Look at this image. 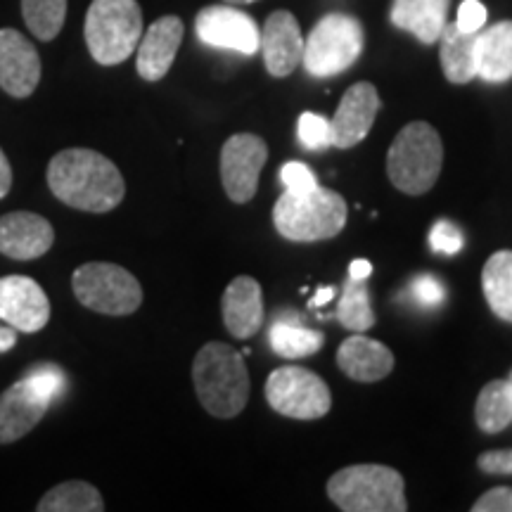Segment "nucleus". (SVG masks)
<instances>
[{
    "mask_svg": "<svg viewBox=\"0 0 512 512\" xmlns=\"http://www.w3.org/2000/svg\"><path fill=\"white\" fill-rule=\"evenodd\" d=\"M325 337L323 332L309 330L299 325V320L294 316L278 318L271 325V332H268V344L278 356L283 358H304L318 354L320 347H323Z\"/></svg>",
    "mask_w": 512,
    "mask_h": 512,
    "instance_id": "obj_25",
    "label": "nucleus"
},
{
    "mask_svg": "<svg viewBox=\"0 0 512 512\" xmlns=\"http://www.w3.org/2000/svg\"><path fill=\"white\" fill-rule=\"evenodd\" d=\"M486 24V8L479 0H463L458 8L456 27L465 34H475V31L484 29Z\"/></svg>",
    "mask_w": 512,
    "mask_h": 512,
    "instance_id": "obj_35",
    "label": "nucleus"
},
{
    "mask_svg": "<svg viewBox=\"0 0 512 512\" xmlns=\"http://www.w3.org/2000/svg\"><path fill=\"white\" fill-rule=\"evenodd\" d=\"M0 320L27 335L43 330L50 320L48 294L27 275H5L0 278Z\"/></svg>",
    "mask_w": 512,
    "mask_h": 512,
    "instance_id": "obj_12",
    "label": "nucleus"
},
{
    "mask_svg": "<svg viewBox=\"0 0 512 512\" xmlns=\"http://www.w3.org/2000/svg\"><path fill=\"white\" fill-rule=\"evenodd\" d=\"M50 401L27 375L0 396V444H12L34 430Z\"/></svg>",
    "mask_w": 512,
    "mask_h": 512,
    "instance_id": "obj_16",
    "label": "nucleus"
},
{
    "mask_svg": "<svg viewBox=\"0 0 512 512\" xmlns=\"http://www.w3.org/2000/svg\"><path fill=\"white\" fill-rule=\"evenodd\" d=\"M41 81V57L17 29H0V88L12 98H29Z\"/></svg>",
    "mask_w": 512,
    "mask_h": 512,
    "instance_id": "obj_14",
    "label": "nucleus"
},
{
    "mask_svg": "<svg viewBox=\"0 0 512 512\" xmlns=\"http://www.w3.org/2000/svg\"><path fill=\"white\" fill-rule=\"evenodd\" d=\"M337 320L351 332H366L373 328L375 313L373 306H370L368 280H358L354 275H349L337 306Z\"/></svg>",
    "mask_w": 512,
    "mask_h": 512,
    "instance_id": "obj_28",
    "label": "nucleus"
},
{
    "mask_svg": "<svg viewBox=\"0 0 512 512\" xmlns=\"http://www.w3.org/2000/svg\"><path fill=\"white\" fill-rule=\"evenodd\" d=\"M486 304L505 323H512V252L503 249L489 256L482 271Z\"/></svg>",
    "mask_w": 512,
    "mask_h": 512,
    "instance_id": "obj_24",
    "label": "nucleus"
},
{
    "mask_svg": "<svg viewBox=\"0 0 512 512\" xmlns=\"http://www.w3.org/2000/svg\"><path fill=\"white\" fill-rule=\"evenodd\" d=\"M185 27L174 15L157 19L150 29L140 36L136 69L140 79L145 81H162L169 74L171 64L176 60L178 48L183 43Z\"/></svg>",
    "mask_w": 512,
    "mask_h": 512,
    "instance_id": "obj_18",
    "label": "nucleus"
},
{
    "mask_svg": "<svg viewBox=\"0 0 512 512\" xmlns=\"http://www.w3.org/2000/svg\"><path fill=\"white\" fill-rule=\"evenodd\" d=\"M363 27L356 17L344 12H330L304 41L302 64L316 79L337 76L354 64L363 53Z\"/></svg>",
    "mask_w": 512,
    "mask_h": 512,
    "instance_id": "obj_7",
    "label": "nucleus"
},
{
    "mask_svg": "<svg viewBox=\"0 0 512 512\" xmlns=\"http://www.w3.org/2000/svg\"><path fill=\"white\" fill-rule=\"evenodd\" d=\"M377 112H380V93H377V88L368 81L354 83L344 93L335 117L330 119L332 147L349 150V147L363 143L375 124Z\"/></svg>",
    "mask_w": 512,
    "mask_h": 512,
    "instance_id": "obj_13",
    "label": "nucleus"
},
{
    "mask_svg": "<svg viewBox=\"0 0 512 512\" xmlns=\"http://www.w3.org/2000/svg\"><path fill=\"white\" fill-rule=\"evenodd\" d=\"M48 185L62 204L88 214H107L126 195L117 164L88 147L57 152L48 164Z\"/></svg>",
    "mask_w": 512,
    "mask_h": 512,
    "instance_id": "obj_1",
    "label": "nucleus"
},
{
    "mask_svg": "<svg viewBox=\"0 0 512 512\" xmlns=\"http://www.w3.org/2000/svg\"><path fill=\"white\" fill-rule=\"evenodd\" d=\"M22 15L38 41H53L64 27L67 0H22Z\"/></svg>",
    "mask_w": 512,
    "mask_h": 512,
    "instance_id": "obj_29",
    "label": "nucleus"
},
{
    "mask_svg": "<svg viewBox=\"0 0 512 512\" xmlns=\"http://www.w3.org/2000/svg\"><path fill=\"white\" fill-rule=\"evenodd\" d=\"M55 230L48 219L31 211L0 216V254L17 261H31L50 252Z\"/></svg>",
    "mask_w": 512,
    "mask_h": 512,
    "instance_id": "obj_17",
    "label": "nucleus"
},
{
    "mask_svg": "<svg viewBox=\"0 0 512 512\" xmlns=\"http://www.w3.org/2000/svg\"><path fill=\"white\" fill-rule=\"evenodd\" d=\"M477 34H465L460 31L456 24H448L444 31H441L439 41V60L441 69H444L446 79L456 86H463V83H470L477 79V60H475V46H477Z\"/></svg>",
    "mask_w": 512,
    "mask_h": 512,
    "instance_id": "obj_23",
    "label": "nucleus"
},
{
    "mask_svg": "<svg viewBox=\"0 0 512 512\" xmlns=\"http://www.w3.org/2000/svg\"><path fill=\"white\" fill-rule=\"evenodd\" d=\"M268 162L266 140L254 133H238L223 143L221 181L226 195L235 204L252 200L259 190V176Z\"/></svg>",
    "mask_w": 512,
    "mask_h": 512,
    "instance_id": "obj_10",
    "label": "nucleus"
},
{
    "mask_svg": "<svg viewBox=\"0 0 512 512\" xmlns=\"http://www.w3.org/2000/svg\"><path fill=\"white\" fill-rule=\"evenodd\" d=\"M508 380H510V384H512V373H510V377H508Z\"/></svg>",
    "mask_w": 512,
    "mask_h": 512,
    "instance_id": "obj_43",
    "label": "nucleus"
},
{
    "mask_svg": "<svg viewBox=\"0 0 512 512\" xmlns=\"http://www.w3.org/2000/svg\"><path fill=\"white\" fill-rule=\"evenodd\" d=\"M195 34L204 46L254 55L261 48V29L247 12L233 5H209L195 19Z\"/></svg>",
    "mask_w": 512,
    "mask_h": 512,
    "instance_id": "obj_11",
    "label": "nucleus"
},
{
    "mask_svg": "<svg viewBox=\"0 0 512 512\" xmlns=\"http://www.w3.org/2000/svg\"><path fill=\"white\" fill-rule=\"evenodd\" d=\"M100 491L88 482H64L38 501V512H102Z\"/></svg>",
    "mask_w": 512,
    "mask_h": 512,
    "instance_id": "obj_27",
    "label": "nucleus"
},
{
    "mask_svg": "<svg viewBox=\"0 0 512 512\" xmlns=\"http://www.w3.org/2000/svg\"><path fill=\"white\" fill-rule=\"evenodd\" d=\"M228 5H247V3H256V0H223Z\"/></svg>",
    "mask_w": 512,
    "mask_h": 512,
    "instance_id": "obj_42",
    "label": "nucleus"
},
{
    "mask_svg": "<svg viewBox=\"0 0 512 512\" xmlns=\"http://www.w3.org/2000/svg\"><path fill=\"white\" fill-rule=\"evenodd\" d=\"M192 382L204 411L230 420L245 411L249 401V373L245 358L223 342H209L197 351Z\"/></svg>",
    "mask_w": 512,
    "mask_h": 512,
    "instance_id": "obj_2",
    "label": "nucleus"
},
{
    "mask_svg": "<svg viewBox=\"0 0 512 512\" xmlns=\"http://www.w3.org/2000/svg\"><path fill=\"white\" fill-rule=\"evenodd\" d=\"M337 366L356 382H380L394 370V354L366 335H351L339 344Z\"/></svg>",
    "mask_w": 512,
    "mask_h": 512,
    "instance_id": "obj_20",
    "label": "nucleus"
},
{
    "mask_svg": "<svg viewBox=\"0 0 512 512\" xmlns=\"http://www.w3.org/2000/svg\"><path fill=\"white\" fill-rule=\"evenodd\" d=\"M261 53L268 74L275 79H285L302 64L304 57V36L299 29L297 17L287 10H278L268 15L264 29H261Z\"/></svg>",
    "mask_w": 512,
    "mask_h": 512,
    "instance_id": "obj_15",
    "label": "nucleus"
},
{
    "mask_svg": "<svg viewBox=\"0 0 512 512\" xmlns=\"http://www.w3.org/2000/svg\"><path fill=\"white\" fill-rule=\"evenodd\" d=\"M10 188H12V166L8 162V157H5V152L0 150V200L8 195Z\"/></svg>",
    "mask_w": 512,
    "mask_h": 512,
    "instance_id": "obj_38",
    "label": "nucleus"
},
{
    "mask_svg": "<svg viewBox=\"0 0 512 512\" xmlns=\"http://www.w3.org/2000/svg\"><path fill=\"white\" fill-rule=\"evenodd\" d=\"M266 401L285 418L318 420L330 413L332 394L320 375L299 366H285L268 375Z\"/></svg>",
    "mask_w": 512,
    "mask_h": 512,
    "instance_id": "obj_9",
    "label": "nucleus"
},
{
    "mask_svg": "<svg viewBox=\"0 0 512 512\" xmlns=\"http://www.w3.org/2000/svg\"><path fill=\"white\" fill-rule=\"evenodd\" d=\"M444 166V143L427 121H411L396 133L387 155V174L396 190L425 195L434 188Z\"/></svg>",
    "mask_w": 512,
    "mask_h": 512,
    "instance_id": "obj_3",
    "label": "nucleus"
},
{
    "mask_svg": "<svg viewBox=\"0 0 512 512\" xmlns=\"http://www.w3.org/2000/svg\"><path fill=\"white\" fill-rule=\"evenodd\" d=\"M477 465L486 475H512V448L508 451H486L477 458Z\"/></svg>",
    "mask_w": 512,
    "mask_h": 512,
    "instance_id": "obj_37",
    "label": "nucleus"
},
{
    "mask_svg": "<svg viewBox=\"0 0 512 512\" xmlns=\"http://www.w3.org/2000/svg\"><path fill=\"white\" fill-rule=\"evenodd\" d=\"M332 297H335V290H332V287H320L316 297L311 299V306H313V309H316V306L328 304V302H332Z\"/></svg>",
    "mask_w": 512,
    "mask_h": 512,
    "instance_id": "obj_41",
    "label": "nucleus"
},
{
    "mask_svg": "<svg viewBox=\"0 0 512 512\" xmlns=\"http://www.w3.org/2000/svg\"><path fill=\"white\" fill-rule=\"evenodd\" d=\"M451 0H394L392 24L396 29L408 31L425 46L439 41L446 27V12Z\"/></svg>",
    "mask_w": 512,
    "mask_h": 512,
    "instance_id": "obj_21",
    "label": "nucleus"
},
{
    "mask_svg": "<svg viewBox=\"0 0 512 512\" xmlns=\"http://www.w3.org/2000/svg\"><path fill=\"white\" fill-rule=\"evenodd\" d=\"M297 136L306 150H325L332 145L330 121L316 112H304L297 121Z\"/></svg>",
    "mask_w": 512,
    "mask_h": 512,
    "instance_id": "obj_31",
    "label": "nucleus"
},
{
    "mask_svg": "<svg viewBox=\"0 0 512 512\" xmlns=\"http://www.w3.org/2000/svg\"><path fill=\"white\" fill-rule=\"evenodd\" d=\"M72 287L86 309L105 316H128L143 304V287L136 275L107 261H91L76 268Z\"/></svg>",
    "mask_w": 512,
    "mask_h": 512,
    "instance_id": "obj_8",
    "label": "nucleus"
},
{
    "mask_svg": "<svg viewBox=\"0 0 512 512\" xmlns=\"http://www.w3.org/2000/svg\"><path fill=\"white\" fill-rule=\"evenodd\" d=\"M370 273H373V266H370V261H366V259L351 261L349 275H354V278H358V280H368Z\"/></svg>",
    "mask_w": 512,
    "mask_h": 512,
    "instance_id": "obj_40",
    "label": "nucleus"
},
{
    "mask_svg": "<svg viewBox=\"0 0 512 512\" xmlns=\"http://www.w3.org/2000/svg\"><path fill=\"white\" fill-rule=\"evenodd\" d=\"M463 245H465L463 233H460V228L456 226V223H451L446 219L434 223L430 230V247L434 249V252L453 256L463 249Z\"/></svg>",
    "mask_w": 512,
    "mask_h": 512,
    "instance_id": "obj_33",
    "label": "nucleus"
},
{
    "mask_svg": "<svg viewBox=\"0 0 512 512\" xmlns=\"http://www.w3.org/2000/svg\"><path fill=\"white\" fill-rule=\"evenodd\" d=\"M401 472L387 465H351L328 479V496L344 512H406Z\"/></svg>",
    "mask_w": 512,
    "mask_h": 512,
    "instance_id": "obj_5",
    "label": "nucleus"
},
{
    "mask_svg": "<svg viewBox=\"0 0 512 512\" xmlns=\"http://www.w3.org/2000/svg\"><path fill=\"white\" fill-rule=\"evenodd\" d=\"M406 294L415 306H420V309H439L446 299V287L437 275L422 273L415 275L411 283H408Z\"/></svg>",
    "mask_w": 512,
    "mask_h": 512,
    "instance_id": "obj_30",
    "label": "nucleus"
},
{
    "mask_svg": "<svg viewBox=\"0 0 512 512\" xmlns=\"http://www.w3.org/2000/svg\"><path fill=\"white\" fill-rule=\"evenodd\" d=\"M27 377L50 401L60 399L64 389H67V377H64L62 368L55 366V363H38V366L27 370Z\"/></svg>",
    "mask_w": 512,
    "mask_h": 512,
    "instance_id": "obj_32",
    "label": "nucleus"
},
{
    "mask_svg": "<svg viewBox=\"0 0 512 512\" xmlns=\"http://www.w3.org/2000/svg\"><path fill=\"white\" fill-rule=\"evenodd\" d=\"M223 323L235 339H249L264 325V292L249 275H238L221 299Z\"/></svg>",
    "mask_w": 512,
    "mask_h": 512,
    "instance_id": "obj_19",
    "label": "nucleus"
},
{
    "mask_svg": "<svg viewBox=\"0 0 512 512\" xmlns=\"http://www.w3.org/2000/svg\"><path fill=\"white\" fill-rule=\"evenodd\" d=\"M347 200L330 188L304 195L287 192L273 207L275 230L292 242H318L335 238L347 226Z\"/></svg>",
    "mask_w": 512,
    "mask_h": 512,
    "instance_id": "obj_4",
    "label": "nucleus"
},
{
    "mask_svg": "<svg viewBox=\"0 0 512 512\" xmlns=\"http://www.w3.org/2000/svg\"><path fill=\"white\" fill-rule=\"evenodd\" d=\"M475 420L479 430L498 434L512 422V384L510 380L489 382L477 396Z\"/></svg>",
    "mask_w": 512,
    "mask_h": 512,
    "instance_id": "obj_26",
    "label": "nucleus"
},
{
    "mask_svg": "<svg viewBox=\"0 0 512 512\" xmlns=\"http://www.w3.org/2000/svg\"><path fill=\"white\" fill-rule=\"evenodd\" d=\"M472 512H512V489L510 486H496V489L486 491L472 505Z\"/></svg>",
    "mask_w": 512,
    "mask_h": 512,
    "instance_id": "obj_36",
    "label": "nucleus"
},
{
    "mask_svg": "<svg viewBox=\"0 0 512 512\" xmlns=\"http://www.w3.org/2000/svg\"><path fill=\"white\" fill-rule=\"evenodd\" d=\"M477 76L486 83H505L512 79V22H498L489 29H479Z\"/></svg>",
    "mask_w": 512,
    "mask_h": 512,
    "instance_id": "obj_22",
    "label": "nucleus"
},
{
    "mask_svg": "<svg viewBox=\"0 0 512 512\" xmlns=\"http://www.w3.org/2000/svg\"><path fill=\"white\" fill-rule=\"evenodd\" d=\"M280 181H283L285 190L294 192V195H304V192L318 188L316 174L302 162H287L283 169H280Z\"/></svg>",
    "mask_w": 512,
    "mask_h": 512,
    "instance_id": "obj_34",
    "label": "nucleus"
},
{
    "mask_svg": "<svg viewBox=\"0 0 512 512\" xmlns=\"http://www.w3.org/2000/svg\"><path fill=\"white\" fill-rule=\"evenodd\" d=\"M83 34L88 53L102 67L126 62L143 36V12L138 0H93Z\"/></svg>",
    "mask_w": 512,
    "mask_h": 512,
    "instance_id": "obj_6",
    "label": "nucleus"
},
{
    "mask_svg": "<svg viewBox=\"0 0 512 512\" xmlns=\"http://www.w3.org/2000/svg\"><path fill=\"white\" fill-rule=\"evenodd\" d=\"M17 344V330L10 328L8 323H0V354L10 351Z\"/></svg>",
    "mask_w": 512,
    "mask_h": 512,
    "instance_id": "obj_39",
    "label": "nucleus"
}]
</instances>
